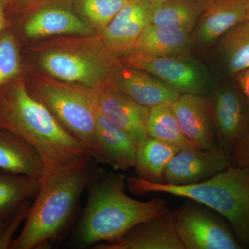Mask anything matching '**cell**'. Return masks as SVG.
Returning <instances> with one entry per match:
<instances>
[{
    "instance_id": "obj_1",
    "label": "cell",
    "mask_w": 249,
    "mask_h": 249,
    "mask_svg": "<svg viewBox=\"0 0 249 249\" xmlns=\"http://www.w3.org/2000/svg\"><path fill=\"white\" fill-rule=\"evenodd\" d=\"M91 159L88 156L62 166L45 168L40 190L11 249H45L66 230L92 177Z\"/></svg>"
},
{
    "instance_id": "obj_2",
    "label": "cell",
    "mask_w": 249,
    "mask_h": 249,
    "mask_svg": "<svg viewBox=\"0 0 249 249\" xmlns=\"http://www.w3.org/2000/svg\"><path fill=\"white\" fill-rule=\"evenodd\" d=\"M0 127L35 148L45 168L91 157L88 147L67 132L48 108L33 96L23 80L0 88Z\"/></svg>"
},
{
    "instance_id": "obj_3",
    "label": "cell",
    "mask_w": 249,
    "mask_h": 249,
    "mask_svg": "<svg viewBox=\"0 0 249 249\" xmlns=\"http://www.w3.org/2000/svg\"><path fill=\"white\" fill-rule=\"evenodd\" d=\"M126 178L114 173H93L88 200L73 233L77 248L115 240L139 223L169 211L166 201L137 200L124 193Z\"/></svg>"
},
{
    "instance_id": "obj_4",
    "label": "cell",
    "mask_w": 249,
    "mask_h": 249,
    "mask_svg": "<svg viewBox=\"0 0 249 249\" xmlns=\"http://www.w3.org/2000/svg\"><path fill=\"white\" fill-rule=\"evenodd\" d=\"M126 186L137 196L166 193L209 208L229 223L242 248L249 249V168L232 166L205 181L181 186L126 178Z\"/></svg>"
},
{
    "instance_id": "obj_5",
    "label": "cell",
    "mask_w": 249,
    "mask_h": 249,
    "mask_svg": "<svg viewBox=\"0 0 249 249\" xmlns=\"http://www.w3.org/2000/svg\"><path fill=\"white\" fill-rule=\"evenodd\" d=\"M119 62L98 35L61 40L39 57L41 67L54 79L93 90L111 84V71Z\"/></svg>"
},
{
    "instance_id": "obj_6",
    "label": "cell",
    "mask_w": 249,
    "mask_h": 249,
    "mask_svg": "<svg viewBox=\"0 0 249 249\" xmlns=\"http://www.w3.org/2000/svg\"><path fill=\"white\" fill-rule=\"evenodd\" d=\"M31 93L48 108L69 133L83 142L91 153L96 106L94 91L41 77L34 85V93Z\"/></svg>"
},
{
    "instance_id": "obj_7",
    "label": "cell",
    "mask_w": 249,
    "mask_h": 249,
    "mask_svg": "<svg viewBox=\"0 0 249 249\" xmlns=\"http://www.w3.org/2000/svg\"><path fill=\"white\" fill-rule=\"evenodd\" d=\"M175 232L183 249H242L232 228L220 214L198 203L173 210Z\"/></svg>"
},
{
    "instance_id": "obj_8",
    "label": "cell",
    "mask_w": 249,
    "mask_h": 249,
    "mask_svg": "<svg viewBox=\"0 0 249 249\" xmlns=\"http://www.w3.org/2000/svg\"><path fill=\"white\" fill-rule=\"evenodd\" d=\"M209 103L218 146L232 157L249 129V100L233 80L219 85Z\"/></svg>"
},
{
    "instance_id": "obj_9",
    "label": "cell",
    "mask_w": 249,
    "mask_h": 249,
    "mask_svg": "<svg viewBox=\"0 0 249 249\" xmlns=\"http://www.w3.org/2000/svg\"><path fill=\"white\" fill-rule=\"evenodd\" d=\"M119 61L150 73L179 93L204 95L206 91L204 73L194 62L173 55L148 56L127 54Z\"/></svg>"
},
{
    "instance_id": "obj_10",
    "label": "cell",
    "mask_w": 249,
    "mask_h": 249,
    "mask_svg": "<svg viewBox=\"0 0 249 249\" xmlns=\"http://www.w3.org/2000/svg\"><path fill=\"white\" fill-rule=\"evenodd\" d=\"M232 166L231 155L219 146L211 149L196 147L181 149L167 165L163 183L176 186L193 184Z\"/></svg>"
},
{
    "instance_id": "obj_11",
    "label": "cell",
    "mask_w": 249,
    "mask_h": 249,
    "mask_svg": "<svg viewBox=\"0 0 249 249\" xmlns=\"http://www.w3.org/2000/svg\"><path fill=\"white\" fill-rule=\"evenodd\" d=\"M137 147L129 134L103 114L96 101L91 159L114 170H127L135 166Z\"/></svg>"
},
{
    "instance_id": "obj_12",
    "label": "cell",
    "mask_w": 249,
    "mask_h": 249,
    "mask_svg": "<svg viewBox=\"0 0 249 249\" xmlns=\"http://www.w3.org/2000/svg\"><path fill=\"white\" fill-rule=\"evenodd\" d=\"M153 4L146 0H132L124 6L98 35L106 50L117 59L132 49L151 24Z\"/></svg>"
},
{
    "instance_id": "obj_13",
    "label": "cell",
    "mask_w": 249,
    "mask_h": 249,
    "mask_svg": "<svg viewBox=\"0 0 249 249\" xmlns=\"http://www.w3.org/2000/svg\"><path fill=\"white\" fill-rule=\"evenodd\" d=\"M73 3L55 0L41 5L29 16L24 25L31 38L52 36H93L97 34L76 14Z\"/></svg>"
},
{
    "instance_id": "obj_14",
    "label": "cell",
    "mask_w": 249,
    "mask_h": 249,
    "mask_svg": "<svg viewBox=\"0 0 249 249\" xmlns=\"http://www.w3.org/2000/svg\"><path fill=\"white\" fill-rule=\"evenodd\" d=\"M96 249H183L174 227L173 211L139 223L115 240Z\"/></svg>"
},
{
    "instance_id": "obj_15",
    "label": "cell",
    "mask_w": 249,
    "mask_h": 249,
    "mask_svg": "<svg viewBox=\"0 0 249 249\" xmlns=\"http://www.w3.org/2000/svg\"><path fill=\"white\" fill-rule=\"evenodd\" d=\"M111 84L136 102L148 108L173 104L181 93L150 73L120 61L113 67Z\"/></svg>"
},
{
    "instance_id": "obj_16",
    "label": "cell",
    "mask_w": 249,
    "mask_h": 249,
    "mask_svg": "<svg viewBox=\"0 0 249 249\" xmlns=\"http://www.w3.org/2000/svg\"><path fill=\"white\" fill-rule=\"evenodd\" d=\"M93 91L103 114L129 134L137 145L147 137L150 108L136 102L111 84Z\"/></svg>"
},
{
    "instance_id": "obj_17",
    "label": "cell",
    "mask_w": 249,
    "mask_h": 249,
    "mask_svg": "<svg viewBox=\"0 0 249 249\" xmlns=\"http://www.w3.org/2000/svg\"><path fill=\"white\" fill-rule=\"evenodd\" d=\"M172 107L186 138L195 146H218L209 100L204 95L180 93Z\"/></svg>"
},
{
    "instance_id": "obj_18",
    "label": "cell",
    "mask_w": 249,
    "mask_h": 249,
    "mask_svg": "<svg viewBox=\"0 0 249 249\" xmlns=\"http://www.w3.org/2000/svg\"><path fill=\"white\" fill-rule=\"evenodd\" d=\"M249 0H206L196 25V37L201 44L220 38L239 23L247 20Z\"/></svg>"
},
{
    "instance_id": "obj_19",
    "label": "cell",
    "mask_w": 249,
    "mask_h": 249,
    "mask_svg": "<svg viewBox=\"0 0 249 249\" xmlns=\"http://www.w3.org/2000/svg\"><path fill=\"white\" fill-rule=\"evenodd\" d=\"M44 170L45 163L35 148L0 127V171L40 178Z\"/></svg>"
},
{
    "instance_id": "obj_20",
    "label": "cell",
    "mask_w": 249,
    "mask_h": 249,
    "mask_svg": "<svg viewBox=\"0 0 249 249\" xmlns=\"http://www.w3.org/2000/svg\"><path fill=\"white\" fill-rule=\"evenodd\" d=\"M192 40L191 31L157 27L150 24L125 55L139 54L148 56L178 55L188 52Z\"/></svg>"
},
{
    "instance_id": "obj_21",
    "label": "cell",
    "mask_w": 249,
    "mask_h": 249,
    "mask_svg": "<svg viewBox=\"0 0 249 249\" xmlns=\"http://www.w3.org/2000/svg\"><path fill=\"white\" fill-rule=\"evenodd\" d=\"M178 150L177 147L147 135L137 145L134 168L137 177L152 182L163 183L167 165Z\"/></svg>"
},
{
    "instance_id": "obj_22",
    "label": "cell",
    "mask_w": 249,
    "mask_h": 249,
    "mask_svg": "<svg viewBox=\"0 0 249 249\" xmlns=\"http://www.w3.org/2000/svg\"><path fill=\"white\" fill-rule=\"evenodd\" d=\"M219 52L225 74L233 78L249 68V22L243 21L219 38Z\"/></svg>"
},
{
    "instance_id": "obj_23",
    "label": "cell",
    "mask_w": 249,
    "mask_h": 249,
    "mask_svg": "<svg viewBox=\"0 0 249 249\" xmlns=\"http://www.w3.org/2000/svg\"><path fill=\"white\" fill-rule=\"evenodd\" d=\"M204 6L205 2L196 0H168L153 5L151 24L192 31L197 24Z\"/></svg>"
},
{
    "instance_id": "obj_24",
    "label": "cell",
    "mask_w": 249,
    "mask_h": 249,
    "mask_svg": "<svg viewBox=\"0 0 249 249\" xmlns=\"http://www.w3.org/2000/svg\"><path fill=\"white\" fill-rule=\"evenodd\" d=\"M40 178L0 171V219L9 221L24 201L35 199Z\"/></svg>"
},
{
    "instance_id": "obj_25",
    "label": "cell",
    "mask_w": 249,
    "mask_h": 249,
    "mask_svg": "<svg viewBox=\"0 0 249 249\" xmlns=\"http://www.w3.org/2000/svg\"><path fill=\"white\" fill-rule=\"evenodd\" d=\"M147 132V135L178 150L196 147L183 134L172 104L160 105L150 108Z\"/></svg>"
},
{
    "instance_id": "obj_26",
    "label": "cell",
    "mask_w": 249,
    "mask_h": 249,
    "mask_svg": "<svg viewBox=\"0 0 249 249\" xmlns=\"http://www.w3.org/2000/svg\"><path fill=\"white\" fill-rule=\"evenodd\" d=\"M132 0H73L76 14L97 35L102 34L108 24L125 5Z\"/></svg>"
},
{
    "instance_id": "obj_27",
    "label": "cell",
    "mask_w": 249,
    "mask_h": 249,
    "mask_svg": "<svg viewBox=\"0 0 249 249\" xmlns=\"http://www.w3.org/2000/svg\"><path fill=\"white\" fill-rule=\"evenodd\" d=\"M20 71L17 41L11 31L4 29L0 34V88L18 77Z\"/></svg>"
},
{
    "instance_id": "obj_28",
    "label": "cell",
    "mask_w": 249,
    "mask_h": 249,
    "mask_svg": "<svg viewBox=\"0 0 249 249\" xmlns=\"http://www.w3.org/2000/svg\"><path fill=\"white\" fill-rule=\"evenodd\" d=\"M30 206V200L24 201L18 207L12 217L8 221L4 232L0 236V249H11V245L14 241L15 232L20 226L21 223L25 221Z\"/></svg>"
},
{
    "instance_id": "obj_29",
    "label": "cell",
    "mask_w": 249,
    "mask_h": 249,
    "mask_svg": "<svg viewBox=\"0 0 249 249\" xmlns=\"http://www.w3.org/2000/svg\"><path fill=\"white\" fill-rule=\"evenodd\" d=\"M233 166L249 168V129L232 154Z\"/></svg>"
},
{
    "instance_id": "obj_30",
    "label": "cell",
    "mask_w": 249,
    "mask_h": 249,
    "mask_svg": "<svg viewBox=\"0 0 249 249\" xmlns=\"http://www.w3.org/2000/svg\"><path fill=\"white\" fill-rule=\"evenodd\" d=\"M244 94L249 100V68L237 74L232 78Z\"/></svg>"
},
{
    "instance_id": "obj_31",
    "label": "cell",
    "mask_w": 249,
    "mask_h": 249,
    "mask_svg": "<svg viewBox=\"0 0 249 249\" xmlns=\"http://www.w3.org/2000/svg\"><path fill=\"white\" fill-rule=\"evenodd\" d=\"M8 3H9V0H0V34L4 30L7 24L6 17H5L4 10Z\"/></svg>"
},
{
    "instance_id": "obj_32",
    "label": "cell",
    "mask_w": 249,
    "mask_h": 249,
    "mask_svg": "<svg viewBox=\"0 0 249 249\" xmlns=\"http://www.w3.org/2000/svg\"><path fill=\"white\" fill-rule=\"evenodd\" d=\"M7 222L8 221L0 219V236H1L2 232H4L5 228L6 227V224H7Z\"/></svg>"
},
{
    "instance_id": "obj_33",
    "label": "cell",
    "mask_w": 249,
    "mask_h": 249,
    "mask_svg": "<svg viewBox=\"0 0 249 249\" xmlns=\"http://www.w3.org/2000/svg\"><path fill=\"white\" fill-rule=\"evenodd\" d=\"M152 4L155 5L160 4V3L163 2V1H168V0H146Z\"/></svg>"
},
{
    "instance_id": "obj_34",
    "label": "cell",
    "mask_w": 249,
    "mask_h": 249,
    "mask_svg": "<svg viewBox=\"0 0 249 249\" xmlns=\"http://www.w3.org/2000/svg\"><path fill=\"white\" fill-rule=\"evenodd\" d=\"M29 1V0H9V1H14V2H22V1Z\"/></svg>"
},
{
    "instance_id": "obj_35",
    "label": "cell",
    "mask_w": 249,
    "mask_h": 249,
    "mask_svg": "<svg viewBox=\"0 0 249 249\" xmlns=\"http://www.w3.org/2000/svg\"><path fill=\"white\" fill-rule=\"evenodd\" d=\"M247 20H248L249 22V5L248 11H247Z\"/></svg>"
}]
</instances>
